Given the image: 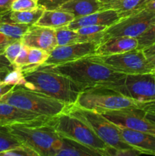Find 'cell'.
Listing matches in <instances>:
<instances>
[{"mask_svg": "<svg viewBox=\"0 0 155 156\" xmlns=\"http://www.w3.org/2000/svg\"><path fill=\"white\" fill-rule=\"evenodd\" d=\"M103 156H140L141 152L133 148L125 149H117L107 146L103 150L100 151Z\"/></svg>", "mask_w": 155, "mask_h": 156, "instance_id": "obj_31", "label": "cell"}, {"mask_svg": "<svg viewBox=\"0 0 155 156\" xmlns=\"http://www.w3.org/2000/svg\"><path fill=\"white\" fill-rule=\"evenodd\" d=\"M107 27L102 25H89L77 29L80 34L79 43H100L104 37V32Z\"/></svg>", "mask_w": 155, "mask_h": 156, "instance_id": "obj_25", "label": "cell"}, {"mask_svg": "<svg viewBox=\"0 0 155 156\" xmlns=\"http://www.w3.org/2000/svg\"><path fill=\"white\" fill-rule=\"evenodd\" d=\"M64 111L86 123L107 146L117 149L132 148L122 140L118 126L97 111L85 109L75 105L68 106Z\"/></svg>", "mask_w": 155, "mask_h": 156, "instance_id": "obj_6", "label": "cell"}, {"mask_svg": "<svg viewBox=\"0 0 155 156\" xmlns=\"http://www.w3.org/2000/svg\"><path fill=\"white\" fill-rule=\"evenodd\" d=\"M13 41H12L9 37H7L5 35H4L2 33L0 32V52L2 53L6 46L9 45L10 43L13 42Z\"/></svg>", "mask_w": 155, "mask_h": 156, "instance_id": "obj_36", "label": "cell"}, {"mask_svg": "<svg viewBox=\"0 0 155 156\" xmlns=\"http://www.w3.org/2000/svg\"><path fill=\"white\" fill-rule=\"evenodd\" d=\"M125 17L123 14L115 10L105 9L87 16L74 18L67 27L71 30H77L89 25H102L109 27Z\"/></svg>", "mask_w": 155, "mask_h": 156, "instance_id": "obj_15", "label": "cell"}, {"mask_svg": "<svg viewBox=\"0 0 155 156\" xmlns=\"http://www.w3.org/2000/svg\"><path fill=\"white\" fill-rule=\"evenodd\" d=\"M40 0H15L11 5V11H30L39 6Z\"/></svg>", "mask_w": 155, "mask_h": 156, "instance_id": "obj_32", "label": "cell"}, {"mask_svg": "<svg viewBox=\"0 0 155 156\" xmlns=\"http://www.w3.org/2000/svg\"><path fill=\"white\" fill-rule=\"evenodd\" d=\"M122 140L141 154L155 156V135L118 126Z\"/></svg>", "mask_w": 155, "mask_h": 156, "instance_id": "obj_16", "label": "cell"}, {"mask_svg": "<svg viewBox=\"0 0 155 156\" xmlns=\"http://www.w3.org/2000/svg\"><path fill=\"white\" fill-rule=\"evenodd\" d=\"M15 0H0V12L10 10L11 5Z\"/></svg>", "mask_w": 155, "mask_h": 156, "instance_id": "obj_37", "label": "cell"}, {"mask_svg": "<svg viewBox=\"0 0 155 156\" xmlns=\"http://www.w3.org/2000/svg\"><path fill=\"white\" fill-rule=\"evenodd\" d=\"M23 44L21 40L15 41L13 42L10 43L9 45H7L3 51L2 54L6 57V59L13 65L15 59L19 55L21 49H22Z\"/></svg>", "mask_w": 155, "mask_h": 156, "instance_id": "obj_29", "label": "cell"}, {"mask_svg": "<svg viewBox=\"0 0 155 156\" xmlns=\"http://www.w3.org/2000/svg\"><path fill=\"white\" fill-rule=\"evenodd\" d=\"M21 86L63 102L68 106L74 105L85 88L71 79L52 70L37 67L24 72Z\"/></svg>", "mask_w": 155, "mask_h": 156, "instance_id": "obj_2", "label": "cell"}, {"mask_svg": "<svg viewBox=\"0 0 155 156\" xmlns=\"http://www.w3.org/2000/svg\"><path fill=\"white\" fill-rule=\"evenodd\" d=\"M108 88L142 104L147 112H155V73L126 75L124 80Z\"/></svg>", "mask_w": 155, "mask_h": 156, "instance_id": "obj_8", "label": "cell"}, {"mask_svg": "<svg viewBox=\"0 0 155 156\" xmlns=\"http://www.w3.org/2000/svg\"><path fill=\"white\" fill-rule=\"evenodd\" d=\"M137 39L138 42V48L141 50L155 44V18L147 30Z\"/></svg>", "mask_w": 155, "mask_h": 156, "instance_id": "obj_28", "label": "cell"}, {"mask_svg": "<svg viewBox=\"0 0 155 156\" xmlns=\"http://www.w3.org/2000/svg\"><path fill=\"white\" fill-rule=\"evenodd\" d=\"M100 43H75L65 46H57L50 53L48 59L41 66H57L72 62L96 53Z\"/></svg>", "mask_w": 155, "mask_h": 156, "instance_id": "obj_12", "label": "cell"}, {"mask_svg": "<svg viewBox=\"0 0 155 156\" xmlns=\"http://www.w3.org/2000/svg\"><path fill=\"white\" fill-rule=\"evenodd\" d=\"M11 71H6V70H0V82L3 81L7 76L8 73Z\"/></svg>", "mask_w": 155, "mask_h": 156, "instance_id": "obj_41", "label": "cell"}, {"mask_svg": "<svg viewBox=\"0 0 155 156\" xmlns=\"http://www.w3.org/2000/svg\"><path fill=\"white\" fill-rule=\"evenodd\" d=\"M145 117L155 126V112H146Z\"/></svg>", "mask_w": 155, "mask_h": 156, "instance_id": "obj_40", "label": "cell"}, {"mask_svg": "<svg viewBox=\"0 0 155 156\" xmlns=\"http://www.w3.org/2000/svg\"><path fill=\"white\" fill-rule=\"evenodd\" d=\"M118 126L155 135V126L145 117L146 111L137 108L97 111Z\"/></svg>", "mask_w": 155, "mask_h": 156, "instance_id": "obj_11", "label": "cell"}, {"mask_svg": "<svg viewBox=\"0 0 155 156\" xmlns=\"http://www.w3.org/2000/svg\"><path fill=\"white\" fill-rule=\"evenodd\" d=\"M138 39L130 37H111L99 44L95 56H109L119 54L137 49Z\"/></svg>", "mask_w": 155, "mask_h": 156, "instance_id": "obj_17", "label": "cell"}, {"mask_svg": "<svg viewBox=\"0 0 155 156\" xmlns=\"http://www.w3.org/2000/svg\"><path fill=\"white\" fill-rule=\"evenodd\" d=\"M45 10V8L41 5H39V6L36 9L30 11L17 12V11L10 10L9 18L13 22L18 23V24L34 25L39 21Z\"/></svg>", "mask_w": 155, "mask_h": 156, "instance_id": "obj_24", "label": "cell"}, {"mask_svg": "<svg viewBox=\"0 0 155 156\" xmlns=\"http://www.w3.org/2000/svg\"><path fill=\"white\" fill-rule=\"evenodd\" d=\"M75 105L95 111L128 108H137L146 111L142 104L108 87L86 88L81 93Z\"/></svg>", "mask_w": 155, "mask_h": 156, "instance_id": "obj_5", "label": "cell"}, {"mask_svg": "<svg viewBox=\"0 0 155 156\" xmlns=\"http://www.w3.org/2000/svg\"><path fill=\"white\" fill-rule=\"evenodd\" d=\"M100 2H101L103 4H107V3L112 2L115 1V0H99Z\"/></svg>", "mask_w": 155, "mask_h": 156, "instance_id": "obj_43", "label": "cell"}, {"mask_svg": "<svg viewBox=\"0 0 155 156\" xmlns=\"http://www.w3.org/2000/svg\"><path fill=\"white\" fill-rule=\"evenodd\" d=\"M74 17L72 14L61 9H46L36 25L57 29L67 27Z\"/></svg>", "mask_w": 155, "mask_h": 156, "instance_id": "obj_20", "label": "cell"}, {"mask_svg": "<svg viewBox=\"0 0 155 156\" xmlns=\"http://www.w3.org/2000/svg\"><path fill=\"white\" fill-rule=\"evenodd\" d=\"M94 56L112 69L126 75L154 73L153 66L141 49L109 56Z\"/></svg>", "mask_w": 155, "mask_h": 156, "instance_id": "obj_9", "label": "cell"}, {"mask_svg": "<svg viewBox=\"0 0 155 156\" xmlns=\"http://www.w3.org/2000/svg\"><path fill=\"white\" fill-rule=\"evenodd\" d=\"M50 53L36 48H30L23 45L19 55L13 64L15 69H21L22 73L35 69L46 62Z\"/></svg>", "mask_w": 155, "mask_h": 156, "instance_id": "obj_18", "label": "cell"}, {"mask_svg": "<svg viewBox=\"0 0 155 156\" xmlns=\"http://www.w3.org/2000/svg\"><path fill=\"white\" fill-rule=\"evenodd\" d=\"M103 4L99 0H71L62 5L59 9L74 15V18L87 16L103 10Z\"/></svg>", "mask_w": 155, "mask_h": 156, "instance_id": "obj_19", "label": "cell"}, {"mask_svg": "<svg viewBox=\"0 0 155 156\" xmlns=\"http://www.w3.org/2000/svg\"><path fill=\"white\" fill-rule=\"evenodd\" d=\"M54 156H103L98 150L84 146L68 139L63 138L60 150Z\"/></svg>", "mask_w": 155, "mask_h": 156, "instance_id": "obj_22", "label": "cell"}, {"mask_svg": "<svg viewBox=\"0 0 155 156\" xmlns=\"http://www.w3.org/2000/svg\"><path fill=\"white\" fill-rule=\"evenodd\" d=\"M10 10L0 12V32L12 41L21 40L31 25L13 22L9 18Z\"/></svg>", "mask_w": 155, "mask_h": 156, "instance_id": "obj_21", "label": "cell"}, {"mask_svg": "<svg viewBox=\"0 0 155 156\" xmlns=\"http://www.w3.org/2000/svg\"><path fill=\"white\" fill-rule=\"evenodd\" d=\"M0 156H40L31 148L21 145L19 146L0 152Z\"/></svg>", "mask_w": 155, "mask_h": 156, "instance_id": "obj_30", "label": "cell"}, {"mask_svg": "<svg viewBox=\"0 0 155 156\" xmlns=\"http://www.w3.org/2000/svg\"><path fill=\"white\" fill-rule=\"evenodd\" d=\"M23 45L50 53L57 47L56 30L34 24L31 25L21 39Z\"/></svg>", "mask_w": 155, "mask_h": 156, "instance_id": "obj_13", "label": "cell"}, {"mask_svg": "<svg viewBox=\"0 0 155 156\" xmlns=\"http://www.w3.org/2000/svg\"><path fill=\"white\" fill-rule=\"evenodd\" d=\"M19 140L12 133L9 125H0V152L21 146Z\"/></svg>", "mask_w": 155, "mask_h": 156, "instance_id": "obj_26", "label": "cell"}, {"mask_svg": "<svg viewBox=\"0 0 155 156\" xmlns=\"http://www.w3.org/2000/svg\"><path fill=\"white\" fill-rule=\"evenodd\" d=\"M144 9L155 13V0H148L144 5Z\"/></svg>", "mask_w": 155, "mask_h": 156, "instance_id": "obj_39", "label": "cell"}, {"mask_svg": "<svg viewBox=\"0 0 155 156\" xmlns=\"http://www.w3.org/2000/svg\"><path fill=\"white\" fill-rule=\"evenodd\" d=\"M154 18V12L144 8L107 27L104 32L103 40L120 36L138 38L147 30Z\"/></svg>", "mask_w": 155, "mask_h": 156, "instance_id": "obj_10", "label": "cell"}, {"mask_svg": "<svg viewBox=\"0 0 155 156\" xmlns=\"http://www.w3.org/2000/svg\"><path fill=\"white\" fill-rule=\"evenodd\" d=\"M15 86H16V85H9V84L4 82L3 81L0 82V99H1L5 94H7L9 91H10Z\"/></svg>", "mask_w": 155, "mask_h": 156, "instance_id": "obj_35", "label": "cell"}, {"mask_svg": "<svg viewBox=\"0 0 155 156\" xmlns=\"http://www.w3.org/2000/svg\"><path fill=\"white\" fill-rule=\"evenodd\" d=\"M53 117L34 114L30 111L0 102V125H11L14 123H29L50 120Z\"/></svg>", "mask_w": 155, "mask_h": 156, "instance_id": "obj_14", "label": "cell"}, {"mask_svg": "<svg viewBox=\"0 0 155 156\" xmlns=\"http://www.w3.org/2000/svg\"><path fill=\"white\" fill-rule=\"evenodd\" d=\"M56 132L62 137L101 151L107 147L95 133L80 119L63 111L51 119Z\"/></svg>", "mask_w": 155, "mask_h": 156, "instance_id": "obj_7", "label": "cell"}, {"mask_svg": "<svg viewBox=\"0 0 155 156\" xmlns=\"http://www.w3.org/2000/svg\"><path fill=\"white\" fill-rule=\"evenodd\" d=\"M143 52H144V53L145 54L147 58L155 56V44L143 49Z\"/></svg>", "mask_w": 155, "mask_h": 156, "instance_id": "obj_38", "label": "cell"}, {"mask_svg": "<svg viewBox=\"0 0 155 156\" xmlns=\"http://www.w3.org/2000/svg\"><path fill=\"white\" fill-rule=\"evenodd\" d=\"M147 1L148 0H115L112 2L103 4V10L112 9L127 17L144 9Z\"/></svg>", "mask_w": 155, "mask_h": 156, "instance_id": "obj_23", "label": "cell"}, {"mask_svg": "<svg viewBox=\"0 0 155 156\" xmlns=\"http://www.w3.org/2000/svg\"><path fill=\"white\" fill-rule=\"evenodd\" d=\"M0 102L34 114L53 117L63 112L68 105L63 102L21 85H16L5 94Z\"/></svg>", "mask_w": 155, "mask_h": 156, "instance_id": "obj_4", "label": "cell"}, {"mask_svg": "<svg viewBox=\"0 0 155 156\" xmlns=\"http://www.w3.org/2000/svg\"><path fill=\"white\" fill-rule=\"evenodd\" d=\"M150 62V63L151 64L152 66H153V70H154V73H155V56H152V57H149L147 58Z\"/></svg>", "mask_w": 155, "mask_h": 156, "instance_id": "obj_42", "label": "cell"}, {"mask_svg": "<svg viewBox=\"0 0 155 156\" xmlns=\"http://www.w3.org/2000/svg\"><path fill=\"white\" fill-rule=\"evenodd\" d=\"M14 66L5 56L0 52V70H6V71H12Z\"/></svg>", "mask_w": 155, "mask_h": 156, "instance_id": "obj_34", "label": "cell"}, {"mask_svg": "<svg viewBox=\"0 0 155 156\" xmlns=\"http://www.w3.org/2000/svg\"><path fill=\"white\" fill-rule=\"evenodd\" d=\"M69 1L71 0H40L39 5L43 6L46 9H57Z\"/></svg>", "mask_w": 155, "mask_h": 156, "instance_id": "obj_33", "label": "cell"}, {"mask_svg": "<svg viewBox=\"0 0 155 156\" xmlns=\"http://www.w3.org/2000/svg\"><path fill=\"white\" fill-rule=\"evenodd\" d=\"M56 30L58 46H65L79 43L80 34L75 30H71L67 27H60Z\"/></svg>", "mask_w": 155, "mask_h": 156, "instance_id": "obj_27", "label": "cell"}, {"mask_svg": "<svg viewBox=\"0 0 155 156\" xmlns=\"http://www.w3.org/2000/svg\"><path fill=\"white\" fill-rule=\"evenodd\" d=\"M12 133L23 145L31 148L40 156H54L60 150L63 138L47 121L9 125Z\"/></svg>", "mask_w": 155, "mask_h": 156, "instance_id": "obj_3", "label": "cell"}, {"mask_svg": "<svg viewBox=\"0 0 155 156\" xmlns=\"http://www.w3.org/2000/svg\"><path fill=\"white\" fill-rule=\"evenodd\" d=\"M39 67L60 73L85 89L112 86L123 81L126 76L124 73H118L108 67L94 55L61 65Z\"/></svg>", "mask_w": 155, "mask_h": 156, "instance_id": "obj_1", "label": "cell"}]
</instances>
